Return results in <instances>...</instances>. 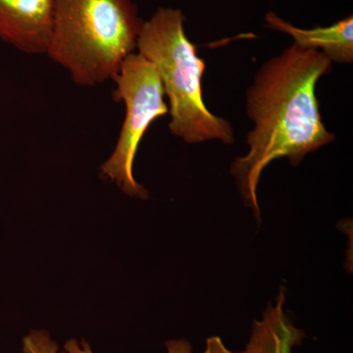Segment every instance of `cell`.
<instances>
[{
  "label": "cell",
  "mask_w": 353,
  "mask_h": 353,
  "mask_svg": "<svg viewBox=\"0 0 353 353\" xmlns=\"http://www.w3.org/2000/svg\"><path fill=\"white\" fill-rule=\"evenodd\" d=\"M332 64L321 51L294 43L264 62L246 90V114L254 127L246 134L250 150L234 160L230 174L257 221V187L264 169L283 157L296 167L336 139L323 123L315 94L318 81L331 73Z\"/></svg>",
  "instance_id": "6da1fadb"
},
{
  "label": "cell",
  "mask_w": 353,
  "mask_h": 353,
  "mask_svg": "<svg viewBox=\"0 0 353 353\" xmlns=\"http://www.w3.org/2000/svg\"><path fill=\"white\" fill-rule=\"evenodd\" d=\"M143 24L134 0H57L46 54L77 85H101L136 52Z\"/></svg>",
  "instance_id": "7a4b0ae2"
},
{
  "label": "cell",
  "mask_w": 353,
  "mask_h": 353,
  "mask_svg": "<svg viewBox=\"0 0 353 353\" xmlns=\"http://www.w3.org/2000/svg\"><path fill=\"white\" fill-rule=\"evenodd\" d=\"M181 9L159 7L143 21L137 52L157 69L165 97L169 99V130L190 145L219 141L234 143L233 125L211 112L203 101L204 60L197 55L185 31Z\"/></svg>",
  "instance_id": "3957f363"
},
{
  "label": "cell",
  "mask_w": 353,
  "mask_h": 353,
  "mask_svg": "<svg viewBox=\"0 0 353 353\" xmlns=\"http://www.w3.org/2000/svg\"><path fill=\"white\" fill-rule=\"evenodd\" d=\"M113 81L114 99L124 103L126 113L115 148L101 165V175L128 196L146 199L148 190L137 182L132 167L148 128L169 113L163 85L153 64L137 51L124 60Z\"/></svg>",
  "instance_id": "277c9868"
},
{
  "label": "cell",
  "mask_w": 353,
  "mask_h": 353,
  "mask_svg": "<svg viewBox=\"0 0 353 353\" xmlns=\"http://www.w3.org/2000/svg\"><path fill=\"white\" fill-rule=\"evenodd\" d=\"M57 0H0V39L26 54H46Z\"/></svg>",
  "instance_id": "5b68a950"
},
{
  "label": "cell",
  "mask_w": 353,
  "mask_h": 353,
  "mask_svg": "<svg viewBox=\"0 0 353 353\" xmlns=\"http://www.w3.org/2000/svg\"><path fill=\"white\" fill-rule=\"evenodd\" d=\"M271 29L285 32L294 39V43L301 48L321 51L332 62L350 64L353 62V17L347 16L328 27L301 29L281 19L274 12L266 17Z\"/></svg>",
  "instance_id": "8992f818"
},
{
  "label": "cell",
  "mask_w": 353,
  "mask_h": 353,
  "mask_svg": "<svg viewBox=\"0 0 353 353\" xmlns=\"http://www.w3.org/2000/svg\"><path fill=\"white\" fill-rule=\"evenodd\" d=\"M285 292H280L275 303L267 307L261 319L252 325V334L245 353H292L301 345L303 331L297 329L285 314Z\"/></svg>",
  "instance_id": "52a82bcc"
},
{
  "label": "cell",
  "mask_w": 353,
  "mask_h": 353,
  "mask_svg": "<svg viewBox=\"0 0 353 353\" xmlns=\"http://www.w3.org/2000/svg\"><path fill=\"white\" fill-rule=\"evenodd\" d=\"M23 353H59L57 341L46 330H32L22 340Z\"/></svg>",
  "instance_id": "ba28073f"
},
{
  "label": "cell",
  "mask_w": 353,
  "mask_h": 353,
  "mask_svg": "<svg viewBox=\"0 0 353 353\" xmlns=\"http://www.w3.org/2000/svg\"><path fill=\"white\" fill-rule=\"evenodd\" d=\"M167 353H192V345L190 341L178 339L169 340L165 343ZM60 353H94L90 343L85 340L78 341L70 339L64 343L63 350Z\"/></svg>",
  "instance_id": "9c48e42d"
},
{
  "label": "cell",
  "mask_w": 353,
  "mask_h": 353,
  "mask_svg": "<svg viewBox=\"0 0 353 353\" xmlns=\"http://www.w3.org/2000/svg\"><path fill=\"white\" fill-rule=\"evenodd\" d=\"M202 353H245V352H234L230 350L229 348L225 345L223 341L221 340L219 336H210L206 340L205 350Z\"/></svg>",
  "instance_id": "30bf717a"
}]
</instances>
